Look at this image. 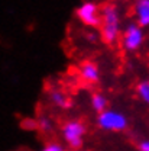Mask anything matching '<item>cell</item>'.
I'll return each instance as SVG.
<instances>
[{
    "instance_id": "13",
    "label": "cell",
    "mask_w": 149,
    "mask_h": 151,
    "mask_svg": "<svg viewBox=\"0 0 149 151\" xmlns=\"http://www.w3.org/2000/svg\"><path fill=\"white\" fill-rule=\"evenodd\" d=\"M139 151H149V139H143L139 142Z\"/></svg>"
},
{
    "instance_id": "4",
    "label": "cell",
    "mask_w": 149,
    "mask_h": 151,
    "mask_svg": "<svg viewBox=\"0 0 149 151\" xmlns=\"http://www.w3.org/2000/svg\"><path fill=\"white\" fill-rule=\"evenodd\" d=\"M143 31L138 23H129L122 32V45L126 51H136L143 44Z\"/></svg>"
},
{
    "instance_id": "8",
    "label": "cell",
    "mask_w": 149,
    "mask_h": 151,
    "mask_svg": "<svg viewBox=\"0 0 149 151\" xmlns=\"http://www.w3.org/2000/svg\"><path fill=\"white\" fill-rule=\"evenodd\" d=\"M49 99H51V102L55 105L56 108H59V109H65V108H68L70 106V99H68V96L64 93L61 89H51L49 90Z\"/></svg>"
},
{
    "instance_id": "14",
    "label": "cell",
    "mask_w": 149,
    "mask_h": 151,
    "mask_svg": "<svg viewBox=\"0 0 149 151\" xmlns=\"http://www.w3.org/2000/svg\"><path fill=\"white\" fill-rule=\"evenodd\" d=\"M77 151H80V150H77Z\"/></svg>"
},
{
    "instance_id": "12",
    "label": "cell",
    "mask_w": 149,
    "mask_h": 151,
    "mask_svg": "<svg viewBox=\"0 0 149 151\" xmlns=\"http://www.w3.org/2000/svg\"><path fill=\"white\" fill-rule=\"evenodd\" d=\"M41 151H65V150H64V147H62L61 144H58V142H51V144L45 145Z\"/></svg>"
},
{
    "instance_id": "5",
    "label": "cell",
    "mask_w": 149,
    "mask_h": 151,
    "mask_svg": "<svg viewBox=\"0 0 149 151\" xmlns=\"http://www.w3.org/2000/svg\"><path fill=\"white\" fill-rule=\"evenodd\" d=\"M77 18L87 26H100L101 25V10L93 1H86L77 9Z\"/></svg>"
},
{
    "instance_id": "6",
    "label": "cell",
    "mask_w": 149,
    "mask_h": 151,
    "mask_svg": "<svg viewBox=\"0 0 149 151\" xmlns=\"http://www.w3.org/2000/svg\"><path fill=\"white\" fill-rule=\"evenodd\" d=\"M136 23L142 28L149 26V0H136L133 6Z\"/></svg>"
},
{
    "instance_id": "1",
    "label": "cell",
    "mask_w": 149,
    "mask_h": 151,
    "mask_svg": "<svg viewBox=\"0 0 149 151\" xmlns=\"http://www.w3.org/2000/svg\"><path fill=\"white\" fill-rule=\"evenodd\" d=\"M101 38L104 42L113 44L120 37V13L119 9L109 3L101 7Z\"/></svg>"
},
{
    "instance_id": "7",
    "label": "cell",
    "mask_w": 149,
    "mask_h": 151,
    "mask_svg": "<svg viewBox=\"0 0 149 151\" xmlns=\"http://www.w3.org/2000/svg\"><path fill=\"white\" fill-rule=\"evenodd\" d=\"M80 77L87 83H96L100 78V70L93 61H86L80 67Z\"/></svg>"
},
{
    "instance_id": "10",
    "label": "cell",
    "mask_w": 149,
    "mask_h": 151,
    "mask_svg": "<svg viewBox=\"0 0 149 151\" xmlns=\"http://www.w3.org/2000/svg\"><path fill=\"white\" fill-rule=\"evenodd\" d=\"M136 92H138V96L142 102L148 103L149 105V80H143L140 81L138 86H136Z\"/></svg>"
},
{
    "instance_id": "3",
    "label": "cell",
    "mask_w": 149,
    "mask_h": 151,
    "mask_svg": "<svg viewBox=\"0 0 149 151\" xmlns=\"http://www.w3.org/2000/svg\"><path fill=\"white\" fill-rule=\"evenodd\" d=\"M84 135H86V125L81 121H77V119L68 121L62 127V137L65 142L74 150H78L81 147Z\"/></svg>"
},
{
    "instance_id": "9",
    "label": "cell",
    "mask_w": 149,
    "mask_h": 151,
    "mask_svg": "<svg viewBox=\"0 0 149 151\" xmlns=\"http://www.w3.org/2000/svg\"><path fill=\"white\" fill-rule=\"evenodd\" d=\"M91 108L98 113L104 112L107 109V99H106V96L101 93H94L91 96Z\"/></svg>"
},
{
    "instance_id": "2",
    "label": "cell",
    "mask_w": 149,
    "mask_h": 151,
    "mask_svg": "<svg viewBox=\"0 0 149 151\" xmlns=\"http://www.w3.org/2000/svg\"><path fill=\"white\" fill-rule=\"evenodd\" d=\"M97 124L101 129L109 132H120L128 128V118L116 109H106L98 113Z\"/></svg>"
},
{
    "instance_id": "11",
    "label": "cell",
    "mask_w": 149,
    "mask_h": 151,
    "mask_svg": "<svg viewBox=\"0 0 149 151\" xmlns=\"http://www.w3.org/2000/svg\"><path fill=\"white\" fill-rule=\"evenodd\" d=\"M38 127H39L43 132H49L51 129H52V122H51L49 118H46V116H41V118L38 119Z\"/></svg>"
}]
</instances>
